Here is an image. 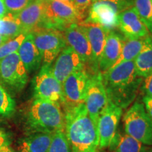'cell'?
<instances>
[{"instance_id": "e0dca14e", "label": "cell", "mask_w": 152, "mask_h": 152, "mask_svg": "<svg viewBox=\"0 0 152 152\" xmlns=\"http://www.w3.org/2000/svg\"><path fill=\"white\" fill-rule=\"evenodd\" d=\"M14 16L25 33H31L42 23L45 16L44 0H34L26 8Z\"/></svg>"}, {"instance_id": "ba28073f", "label": "cell", "mask_w": 152, "mask_h": 152, "mask_svg": "<svg viewBox=\"0 0 152 152\" xmlns=\"http://www.w3.org/2000/svg\"><path fill=\"white\" fill-rule=\"evenodd\" d=\"M28 74L18 52L0 60V84L11 92H20L26 87Z\"/></svg>"}, {"instance_id": "52a82bcc", "label": "cell", "mask_w": 152, "mask_h": 152, "mask_svg": "<svg viewBox=\"0 0 152 152\" xmlns=\"http://www.w3.org/2000/svg\"><path fill=\"white\" fill-rule=\"evenodd\" d=\"M30 33L40 53L43 64L52 65L62 49L67 46L64 32L61 30L38 28Z\"/></svg>"}, {"instance_id": "8fae6325", "label": "cell", "mask_w": 152, "mask_h": 152, "mask_svg": "<svg viewBox=\"0 0 152 152\" xmlns=\"http://www.w3.org/2000/svg\"><path fill=\"white\" fill-rule=\"evenodd\" d=\"M123 113V109L109 101L100 113L96 126L99 149L110 147L117 134L118 125Z\"/></svg>"}, {"instance_id": "d590c367", "label": "cell", "mask_w": 152, "mask_h": 152, "mask_svg": "<svg viewBox=\"0 0 152 152\" xmlns=\"http://www.w3.org/2000/svg\"><path fill=\"white\" fill-rule=\"evenodd\" d=\"M9 38L5 37V36H3V35H0V47L1 46V45H3L4 43L6 42L7 40H9Z\"/></svg>"}, {"instance_id": "9a60e30c", "label": "cell", "mask_w": 152, "mask_h": 152, "mask_svg": "<svg viewBox=\"0 0 152 152\" xmlns=\"http://www.w3.org/2000/svg\"><path fill=\"white\" fill-rule=\"evenodd\" d=\"M66 45L71 47L78 54L91 72L92 63V53L90 42L77 23L72 24L64 31Z\"/></svg>"}, {"instance_id": "83f0119b", "label": "cell", "mask_w": 152, "mask_h": 152, "mask_svg": "<svg viewBox=\"0 0 152 152\" xmlns=\"http://www.w3.org/2000/svg\"><path fill=\"white\" fill-rule=\"evenodd\" d=\"M28 33H23L16 37L9 39L0 47V60L13 53L18 52V49L24 41Z\"/></svg>"}, {"instance_id": "7402d4cb", "label": "cell", "mask_w": 152, "mask_h": 152, "mask_svg": "<svg viewBox=\"0 0 152 152\" xmlns=\"http://www.w3.org/2000/svg\"><path fill=\"white\" fill-rule=\"evenodd\" d=\"M111 152H147L149 147L128 134H116L110 145Z\"/></svg>"}, {"instance_id": "7a4b0ae2", "label": "cell", "mask_w": 152, "mask_h": 152, "mask_svg": "<svg viewBox=\"0 0 152 152\" xmlns=\"http://www.w3.org/2000/svg\"><path fill=\"white\" fill-rule=\"evenodd\" d=\"M102 77L109 100L122 109L135 100L143 81L137 75L134 61L113 66L102 73Z\"/></svg>"}, {"instance_id": "603a6c76", "label": "cell", "mask_w": 152, "mask_h": 152, "mask_svg": "<svg viewBox=\"0 0 152 152\" xmlns=\"http://www.w3.org/2000/svg\"><path fill=\"white\" fill-rule=\"evenodd\" d=\"M136 73L142 78L152 73V38L144 45L143 49L134 60Z\"/></svg>"}, {"instance_id": "f546056e", "label": "cell", "mask_w": 152, "mask_h": 152, "mask_svg": "<svg viewBox=\"0 0 152 152\" xmlns=\"http://www.w3.org/2000/svg\"><path fill=\"white\" fill-rule=\"evenodd\" d=\"M94 1V0H73V4L82 16L85 18L87 11Z\"/></svg>"}, {"instance_id": "f35d334b", "label": "cell", "mask_w": 152, "mask_h": 152, "mask_svg": "<svg viewBox=\"0 0 152 152\" xmlns=\"http://www.w3.org/2000/svg\"><path fill=\"white\" fill-rule=\"evenodd\" d=\"M151 4H152V0H151Z\"/></svg>"}, {"instance_id": "2e32d148", "label": "cell", "mask_w": 152, "mask_h": 152, "mask_svg": "<svg viewBox=\"0 0 152 152\" xmlns=\"http://www.w3.org/2000/svg\"><path fill=\"white\" fill-rule=\"evenodd\" d=\"M118 28L128 39L144 38L150 33L133 7L118 15Z\"/></svg>"}, {"instance_id": "4fadbf2b", "label": "cell", "mask_w": 152, "mask_h": 152, "mask_svg": "<svg viewBox=\"0 0 152 152\" xmlns=\"http://www.w3.org/2000/svg\"><path fill=\"white\" fill-rule=\"evenodd\" d=\"M85 67L78 54L71 47L66 46L52 64V72L55 78L62 85L68 76Z\"/></svg>"}, {"instance_id": "f1b7e54d", "label": "cell", "mask_w": 152, "mask_h": 152, "mask_svg": "<svg viewBox=\"0 0 152 152\" xmlns=\"http://www.w3.org/2000/svg\"><path fill=\"white\" fill-rule=\"evenodd\" d=\"M34 0H4L8 14H18L30 5Z\"/></svg>"}, {"instance_id": "277c9868", "label": "cell", "mask_w": 152, "mask_h": 152, "mask_svg": "<svg viewBox=\"0 0 152 152\" xmlns=\"http://www.w3.org/2000/svg\"><path fill=\"white\" fill-rule=\"evenodd\" d=\"M44 4L45 16L39 28H53L64 32L72 24L78 23L85 18L73 2L44 0Z\"/></svg>"}, {"instance_id": "d6986e66", "label": "cell", "mask_w": 152, "mask_h": 152, "mask_svg": "<svg viewBox=\"0 0 152 152\" xmlns=\"http://www.w3.org/2000/svg\"><path fill=\"white\" fill-rule=\"evenodd\" d=\"M18 54L28 73L37 71L40 68L42 58L33 40V35L28 33L18 50Z\"/></svg>"}, {"instance_id": "4316f807", "label": "cell", "mask_w": 152, "mask_h": 152, "mask_svg": "<svg viewBox=\"0 0 152 152\" xmlns=\"http://www.w3.org/2000/svg\"><path fill=\"white\" fill-rule=\"evenodd\" d=\"M16 104L14 99L0 84V115L9 117L14 113Z\"/></svg>"}, {"instance_id": "3957f363", "label": "cell", "mask_w": 152, "mask_h": 152, "mask_svg": "<svg viewBox=\"0 0 152 152\" xmlns=\"http://www.w3.org/2000/svg\"><path fill=\"white\" fill-rule=\"evenodd\" d=\"M27 124L33 132L53 134L56 131L64 130L65 119L61 104L34 99L28 111Z\"/></svg>"}, {"instance_id": "7c38bea8", "label": "cell", "mask_w": 152, "mask_h": 152, "mask_svg": "<svg viewBox=\"0 0 152 152\" xmlns=\"http://www.w3.org/2000/svg\"><path fill=\"white\" fill-rule=\"evenodd\" d=\"M109 100L104 88L101 73L91 75L84 104L89 115L96 123L100 113L107 106Z\"/></svg>"}, {"instance_id": "cb8c5ba5", "label": "cell", "mask_w": 152, "mask_h": 152, "mask_svg": "<svg viewBox=\"0 0 152 152\" xmlns=\"http://www.w3.org/2000/svg\"><path fill=\"white\" fill-rule=\"evenodd\" d=\"M25 32L21 26L15 18L14 15L8 14L3 18L0 19V35L9 39L14 38Z\"/></svg>"}, {"instance_id": "5b68a950", "label": "cell", "mask_w": 152, "mask_h": 152, "mask_svg": "<svg viewBox=\"0 0 152 152\" xmlns=\"http://www.w3.org/2000/svg\"><path fill=\"white\" fill-rule=\"evenodd\" d=\"M134 5V0H94L85 20L99 25L109 32L118 26V15Z\"/></svg>"}, {"instance_id": "30bf717a", "label": "cell", "mask_w": 152, "mask_h": 152, "mask_svg": "<svg viewBox=\"0 0 152 152\" xmlns=\"http://www.w3.org/2000/svg\"><path fill=\"white\" fill-rule=\"evenodd\" d=\"M85 67L69 75L62 83V106H71L84 103L91 75Z\"/></svg>"}, {"instance_id": "484cf974", "label": "cell", "mask_w": 152, "mask_h": 152, "mask_svg": "<svg viewBox=\"0 0 152 152\" xmlns=\"http://www.w3.org/2000/svg\"><path fill=\"white\" fill-rule=\"evenodd\" d=\"M48 152H72L64 130L56 131L53 133Z\"/></svg>"}, {"instance_id": "ffe728a7", "label": "cell", "mask_w": 152, "mask_h": 152, "mask_svg": "<svg viewBox=\"0 0 152 152\" xmlns=\"http://www.w3.org/2000/svg\"><path fill=\"white\" fill-rule=\"evenodd\" d=\"M52 134L33 132L24 138L19 145L20 152H48Z\"/></svg>"}, {"instance_id": "5bb4252c", "label": "cell", "mask_w": 152, "mask_h": 152, "mask_svg": "<svg viewBox=\"0 0 152 152\" xmlns=\"http://www.w3.org/2000/svg\"><path fill=\"white\" fill-rule=\"evenodd\" d=\"M77 24L86 35L92 49V63L91 73L92 74L100 73L99 72V63L105 46L106 36L109 32L104 30L99 25L86 20Z\"/></svg>"}, {"instance_id": "1f68e13d", "label": "cell", "mask_w": 152, "mask_h": 152, "mask_svg": "<svg viewBox=\"0 0 152 152\" xmlns=\"http://www.w3.org/2000/svg\"><path fill=\"white\" fill-rule=\"evenodd\" d=\"M143 104L145 107V109L149 114V115L152 120V97L149 96H144Z\"/></svg>"}, {"instance_id": "d6a6232c", "label": "cell", "mask_w": 152, "mask_h": 152, "mask_svg": "<svg viewBox=\"0 0 152 152\" xmlns=\"http://www.w3.org/2000/svg\"><path fill=\"white\" fill-rule=\"evenodd\" d=\"M9 140L8 136L4 131L0 130V148L5 145H9Z\"/></svg>"}, {"instance_id": "ac0fdd59", "label": "cell", "mask_w": 152, "mask_h": 152, "mask_svg": "<svg viewBox=\"0 0 152 152\" xmlns=\"http://www.w3.org/2000/svg\"><path fill=\"white\" fill-rule=\"evenodd\" d=\"M123 39L118 34L109 31L106 36L105 46L99 63V72L102 74L110 69L119 58Z\"/></svg>"}, {"instance_id": "74e56055", "label": "cell", "mask_w": 152, "mask_h": 152, "mask_svg": "<svg viewBox=\"0 0 152 152\" xmlns=\"http://www.w3.org/2000/svg\"><path fill=\"white\" fill-rule=\"evenodd\" d=\"M147 152H152V148L151 147H149V149L147 151Z\"/></svg>"}, {"instance_id": "44dd1931", "label": "cell", "mask_w": 152, "mask_h": 152, "mask_svg": "<svg viewBox=\"0 0 152 152\" xmlns=\"http://www.w3.org/2000/svg\"><path fill=\"white\" fill-rule=\"evenodd\" d=\"M150 38H151L150 35L144 38H139V39H128L127 38L126 40L123 41L122 50H121L119 58L112 67L118 65L121 63L134 61L143 49L144 45L149 40Z\"/></svg>"}, {"instance_id": "4dcf8cb0", "label": "cell", "mask_w": 152, "mask_h": 152, "mask_svg": "<svg viewBox=\"0 0 152 152\" xmlns=\"http://www.w3.org/2000/svg\"><path fill=\"white\" fill-rule=\"evenodd\" d=\"M144 96L152 97V73L144 77L141 85Z\"/></svg>"}, {"instance_id": "9c48e42d", "label": "cell", "mask_w": 152, "mask_h": 152, "mask_svg": "<svg viewBox=\"0 0 152 152\" xmlns=\"http://www.w3.org/2000/svg\"><path fill=\"white\" fill-rule=\"evenodd\" d=\"M34 99L59 102H64L62 85L53 75L52 65L42 64L33 81Z\"/></svg>"}, {"instance_id": "d4e9b609", "label": "cell", "mask_w": 152, "mask_h": 152, "mask_svg": "<svg viewBox=\"0 0 152 152\" xmlns=\"http://www.w3.org/2000/svg\"><path fill=\"white\" fill-rule=\"evenodd\" d=\"M133 7L149 33H152V4L151 0H134Z\"/></svg>"}, {"instance_id": "8992f818", "label": "cell", "mask_w": 152, "mask_h": 152, "mask_svg": "<svg viewBox=\"0 0 152 152\" xmlns=\"http://www.w3.org/2000/svg\"><path fill=\"white\" fill-rule=\"evenodd\" d=\"M125 132L147 146H152V120L143 102L136 101L123 115Z\"/></svg>"}, {"instance_id": "836d02e7", "label": "cell", "mask_w": 152, "mask_h": 152, "mask_svg": "<svg viewBox=\"0 0 152 152\" xmlns=\"http://www.w3.org/2000/svg\"><path fill=\"white\" fill-rule=\"evenodd\" d=\"M7 14H8V12L6 8L4 1V0H0V19L3 18Z\"/></svg>"}, {"instance_id": "e575fe53", "label": "cell", "mask_w": 152, "mask_h": 152, "mask_svg": "<svg viewBox=\"0 0 152 152\" xmlns=\"http://www.w3.org/2000/svg\"><path fill=\"white\" fill-rule=\"evenodd\" d=\"M0 152H14L9 145H5L0 148Z\"/></svg>"}, {"instance_id": "8d00e7d4", "label": "cell", "mask_w": 152, "mask_h": 152, "mask_svg": "<svg viewBox=\"0 0 152 152\" xmlns=\"http://www.w3.org/2000/svg\"><path fill=\"white\" fill-rule=\"evenodd\" d=\"M58 1H67V2H73V0H58Z\"/></svg>"}, {"instance_id": "6da1fadb", "label": "cell", "mask_w": 152, "mask_h": 152, "mask_svg": "<svg viewBox=\"0 0 152 152\" xmlns=\"http://www.w3.org/2000/svg\"><path fill=\"white\" fill-rule=\"evenodd\" d=\"M64 132L72 152H99L96 123L87 111L84 103L66 106Z\"/></svg>"}]
</instances>
